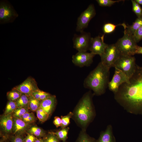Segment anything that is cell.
<instances>
[{"label":"cell","instance_id":"cell-1","mask_svg":"<svg viewBox=\"0 0 142 142\" xmlns=\"http://www.w3.org/2000/svg\"><path fill=\"white\" fill-rule=\"evenodd\" d=\"M114 98L128 112L142 115V67L136 65L129 82L120 86Z\"/></svg>","mask_w":142,"mask_h":142},{"label":"cell","instance_id":"cell-2","mask_svg":"<svg viewBox=\"0 0 142 142\" xmlns=\"http://www.w3.org/2000/svg\"><path fill=\"white\" fill-rule=\"evenodd\" d=\"M110 69L100 62L85 78L84 86L92 90L97 95L104 94L109 82Z\"/></svg>","mask_w":142,"mask_h":142},{"label":"cell","instance_id":"cell-3","mask_svg":"<svg viewBox=\"0 0 142 142\" xmlns=\"http://www.w3.org/2000/svg\"><path fill=\"white\" fill-rule=\"evenodd\" d=\"M74 114L78 122L83 126H86L92 120L95 113L90 92L87 93L80 100Z\"/></svg>","mask_w":142,"mask_h":142},{"label":"cell","instance_id":"cell-4","mask_svg":"<svg viewBox=\"0 0 142 142\" xmlns=\"http://www.w3.org/2000/svg\"><path fill=\"white\" fill-rule=\"evenodd\" d=\"M124 35L115 43L121 55L133 56L138 45L133 35L124 32Z\"/></svg>","mask_w":142,"mask_h":142},{"label":"cell","instance_id":"cell-5","mask_svg":"<svg viewBox=\"0 0 142 142\" xmlns=\"http://www.w3.org/2000/svg\"><path fill=\"white\" fill-rule=\"evenodd\" d=\"M136 65L133 56L121 55L114 67L122 71L130 78L135 72Z\"/></svg>","mask_w":142,"mask_h":142},{"label":"cell","instance_id":"cell-6","mask_svg":"<svg viewBox=\"0 0 142 142\" xmlns=\"http://www.w3.org/2000/svg\"><path fill=\"white\" fill-rule=\"evenodd\" d=\"M18 14L8 1H0V24H4L13 22Z\"/></svg>","mask_w":142,"mask_h":142},{"label":"cell","instance_id":"cell-7","mask_svg":"<svg viewBox=\"0 0 142 142\" xmlns=\"http://www.w3.org/2000/svg\"><path fill=\"white\" fill-rule=\"evenodd\" d=\"M121 55L115 44L108 45L104 53L100 56L101 62L110 68L114 67L115 63Z\"/></svg>","mask_w":142,"mask_h":142},{"label":"cell","instance_id":"cell-8","mask_svg":"<svg viewBox=\"0 0 142 142\" xmlns=\"http://www.w3.org/2000/svg\"><path fill=\"white\" fill-rule=\"evenodd\" d=\"M96 11L94 5H89L78 17L76 30L80 32L88 26L90 20L95 16Z\"/></svg>","mask_w":142,"mask_h":142},{"label":"cell","instance_id":"cell-9","mask_svg":"<svg viewBox=\"0 0 142 142\" xmlns=\"http://www.w3.org/2000/svg\"><path fill=\"white\" fill-rule=\"evenodd\" d=\"M91 37L89 33L84 31L80 34H75L73 38V47L78 52H87L89 50Z\"/></svg>","mask_w":142,"mask_h":142},{"label":"cell","instance_id":"cell-10","mask_svg":"<svg viewBox=\"0 0 142 142\" xmlns=\"http://www.w3.org/2000/svg\"><path fill=\"white\" fill-rule=\"evenodd\" d=\"M115 68L114 73L108 85L109 89L114 94L118 91L120 86L124 83L129 82V78L123 72Z\"/></svg>","mask_w":142,"mask_h":142},{"label":"cell","instance_id":"cell-11","mask_svg":"<svg viewBox=\"0 0 142 142\" xmlns=\"http://www.w3.org/2000/svg\"><path fill=\"white\" fill-rule=\"evenodd\" d=\"M13 89L18 91L28 97L31 96L34 91L39 89L35 79L31 77H28L22 83Z\"/></svg>","mask_w":142,"mask_h":142},{"label":"cell","instance_id":"cell-12","mask_svg":"<svg viewBox=\"0 0 142 142\" xmlns=\"http://www.w3.org/2000/svg\"><path fill=\"white\" fill-rule=\"evenodd\" d=\"M95 55L90 52H78L73 55L72 61L75 65L79 67L89 66L92 63Z\"/></svg>","mask_w":142,"mask_h":142},{"label":"cell","instance_id":"cell-13","mask_svg":"<svg viewBox=\"0 0 142 142\" xmlns=\"http://www.w3.org/2000/svg\"><path fill=\"white\" fill-rule=\"evenodd\" d=\"M104 34L94 38H91L89 50L90 52L101 56L104 53L108 44L104 42Z\"/></svg>","mask_w":142,"mask_h":142},{"label":"cell","instance_id":"cell-14","mask_svg":"<svg viewBox=\"0 0 142 142\" xmlns=\"http://www.w3.org/2000/svg\"><path fill=\"white\" fill-rule=\"evenodd\" d=\"M13 123L12 114L4 115L0 117V126L1 131L5 136H7L12 133Z\"/></svg>","mask_w":142,"mask_h":142},{"label":"cell","instance_id":"cell-15","mask_svg":"<svg viewBox=\"0 0 142 142\" xmlns=\"http://www.w3.org/2000/svg\"><path fill=\"white\" fill-rule=\"evenodd\" d=\"M29 126V124L21 119L13 117L12 132L15 135H21L28 129Z\"/></svg>","mask_w":142,"mask_h":142},{"label":"cell","instance_id":"cell-16","mask_svg":"<svg viewBox=\"0 0 142 142\" xmlns=\"http://www.w3.org/2000/svg\"><path fill=\"white\" fill-rule=\"evenodd\" d=\"M56 101V96L51 95L47 99L41 101L39 108L49 115L53 111Z\"/></svg>","mask_w":142,"mask_h":142},{"label":"cell","instance_id":"cell-17","mask_svg":"<svg viewBox=\"0 0 142 142\" xmlns=\"http://www.w3.org/2000/svg\"><path fill=\"white\" fill-rule=\"evenodd\" d=\"M97 142H115L111 125H108L105 130L101 133Z\"/></svg>","mask_w":142,"mask_h":142},{"label":"cell","instance_id":"cell-18","mask_svg":"<svg viewBox=\"0 0 142 142\" xmlns=\"http://www.w3.org/2000/svg\"><path fill=\"white\" fill-rule=\"evenodd\" d=\"M124 30L127 33L133 35L135 32L142 26V16L138 17L131 26H126L124 23L122 24Z\"/></svg>","mask_w":142,"mask_h":142},{"label":"cell","instance_id":"cell-19","mask_svg":"<svg viewBox=\"0 0 142 142\" xmlns=\"http://www.w3.org/2000/svg\"><path fill=\"white\" fill-rule=\"evenodd\" d=\"M28 132V133L33 135L37 138H44L46 135L45 131L43 130L36 126L31 127Z\"/></svg>","mask_w":142,"mask_h":142},{"label":"cell","instance_id":"cell-20","mask_svg":"<svg viewBox=\"0 0 142 142\" xmlns=\"http://www.w3.org/2000/svg\"><path fill=\"white\" fill-rule=\"evenodd\" d=\"M29 97L22 94L21 97L15 101L17 108L27 107L29 108Z\"/></svg>","mask_w":142,"mask_h":142},{"label":"cell","instance_id":"cell-21","mask_svg":"<svg viewBox=\"0 0 142 142\" xmlns=\"http://www.w3.org/2000/svg\"><path fill=\"white\" fill-rule=\"evenodd\" d=\"M41 101L32 96L29 97L28 107L29 109L33 111H36L40 106Z\"/></svg>","mask_w":142,"mask_h":142},{"label":"cell","instance_id":"cell-22","mask_svg":"<svg viewBox=\"0 0 142 142\" xmlns=\"http://www.w3.org/2000/svg\"><path fill=\"white\" fill-rule=\"evenodd\" d=\"M51 95L49 93L40 90L39 89L33 92L31 96L41 101L45 99Z\"/></svg>","mask_w":142,"mask_h":142},{"label":"cell","instance_id":"cell-23","mask_svg":"<svg viewBox=\"0 0 142 142\" xmlns=\"http://www.w3.org/2000/svg\"><path fill=\"white\" fill-rule=\"evenodd\" d=\"M69 130V128L66 127L55 132H52L57 136L60 140L63 142H65L67 138Z\"/></svg>","mask_w":142,"mask_h":142},{"label":"cell","instance_id":"cell-24","mask_svg":"<svg viewBox=\"0 0 142 142\" xmlns=\"http://www.w3.org/2000/svg\"><path fill=\"white\" fill-rule=\"evenodd\" d=\"M17 108V106L15 101L9 100L6 105L4 114H12Z\"/></svg>","mask_w":142,"mask_h":142},{"label":"cell","instance_id":"cell-25","mask_svg":"<svg viewBox=\"0 0 142 142\" xmlns=\"http://www.w3.org/2000/svg\"><path fill=\"white\" fill-rule=\"evenodd\" d=\"M29 108L27 107L17 108L12 113L13 118L21 119L23 115L26 113L29 112Z\"/></svg>","mask_w":142,"mask_h":142},{"label":"cell","instance_id":"cell-26","mask_svg":"<svg viewBox=\"0 0 142 142\" xmlns=\"http://www.w3.org/2000/svg\"><path fill=\"white\" fill-rule=\"evenodd\" d=\"M22 94V93L18 91L12 89L11 91L7 92V96L9 100L15 102Z\"/></svg>","mask_w":142,"mask_h":142},{"label":"cell","instance_id":"cell-27","mask_svg":"<svg viewBox=\"0 0 142 142\" xmlns=\"http://www.w3.org/2000/svg\"><path fill=\"white\" fill-rule=\"evenodd\" d=\"M36 112L38 118L42 122H43L46 121L49 117V115L39 107Z\"/></svg>","mask_w":142,"mask_h":142},{"label":"cell","instance_id":"cell-28","mask_svg":"<svg viewBox=\"0 0 142 142\" xmlns=\"http://www.w3.org/2000/svg\"><path fill=\"white\" fill-rule=\"evenodd\" d=\"M121 25L122 24L116 25L110 23H106L105 24L103 27V31L105 34L111 33L115 30L117 26Z\"/></svg>","mask_w":142,"mask_h":142},{"label":"cell","instance_id":"cell-29","mask_svg":"<svg viewBox=\"0 0 142 142\" xmlns=\"http://www.w3.org/2000/svg\"><path fill=\"white\" fill-rule=\"evenodd\" d=\"M77 142H97L94 139L85 133L82 132L79 135Z\"/></svg>","mask_w":142,"mask_h":142},{"label":"cell","instance_id":"cell-30","mask_svg":"<svg viewBox=\"0 0 142 142\" xmlns=\"http://www.w3.org/2000/svg\"><path fill=\"white\" fill-rule=\"evenodd\" d=\"M132 4V10L138 17L142 16V9L138 4L135 0H131Z\"/></svg>","mask_w":142,"mask_h":142},{"label":"cell","instance_id":"cell-31","mask_svg":"<svg viewBox=\"0 0 142 142\" xmlns=\"http://www.w3.org/2000/svg\"><path fill=\"white\" fill-rule=\"evenodd\" d=\"M73 115V113L70 112L67 115L61 116V127L62 129L66 127L69 124L70 118Z\"/></svg>","mask_w":142,"mask_h":142},{"label":"cell","instance_id":"cell-32","mask_svg":"<svg viewBox=\"0 0 142 142\" xmlns=\"http://www.w3.org/2000/svg\"><path fill=\"white\" fill-rule=\"evenodd\" d=\"M43 138L44 142H60L57 136L52 132L49 133Z\"/></svg>","mask_w":142,"mask_h":142},{"label":"cell","instance_id":"cell-33","mask_svg":"<svg viewBox=\"0 0 142 142\" xmlns=\"http://www.w3.org/2000/svg\"><path fill=\"white\" fill-rule=\"evenodd\" d=\"M122 0L113 1L112 0H97L99 5L102 6L110 7L116 2H118Z\"/></svg>","mask_w":142,"mask_h":142},{"label":"cell","instance_id":"cell-34","mask_svg":"<svg viewBox=\"0 0 142 142\" xmlns=\"http://www.w3.org/2000/svg\"><path fill=\"white\" fill-rule=\"evenodd\" d=\"M133 36L137 43L142 39V26L138 29Z\"/></svg>","mask_w":142,"mask_h":142},{"label":"cell","instance_id":"cell-35","mask_svg":"<svg viewBox=\"0 0 142 142\" xmlns=\"http://www.w3.org/2000/svg\"><path fill=\"white\" fill-rule=\"evenodd\" d=\"M37 138L33 135L28 133L24 138V142H35Z\"/></svg>","mask_w":142,"mask_h":142},{"label":"cell","instance_id":"cell-36","mask_svg":"<svg viewBox=\"0 0 142 142\" xmlns=\"http://www.w3.org/2000/svg\"><path fill=\"white\" fill-rule=\"evenodd\" d=\"M24 138L21 135H17L12 136L11 139V142H24Z\"/></svg>","mask_w":142,"mask_h":142},{"label":"cell","instance_id":"cell-37","mask_svg":"<svg viewBox=\"0 0 142 142\" xmlns=\"http://www.w3.org/2000/svg\"><path fill=\"white\" fill-rule=\"evenodd\" d=\"M36 120V118L33 113L31 115L23 121L26 123L29 124L34 122Z\"/></svg>","mask_w":142,"mask_h":142},{"label":"cell","instance_id":"cell-38","mask_svg":"<svg viewBox=\"0 0 142 142\" xmlns=\"http://www.w3.org/2000/svg\"><path fill=\"white\" fill-rule=\"evenodd\" d=\"M54 124L56 127L58 128L61 126V119L59 117L55 116L54 118L53 121Z\"/></svg>","mask_w":142,"mask_h":142},{"label":"cell","instance_id":"cell-39","mask_svg":"<svg viewBox=\"0 0 142 142\" xmlns=\"http://www.w3.org/2000/svg\"><path fill=\"white\" fill-rule=\"evenodd\" d=\"M142 54V47L137 46L135 52V54Z\"/></svg>","mask_w":142,"mask_h":142},{"label":"cell","instance_id":"cell-40","mask_svg":"<svg viewBox=\"0 0 142 142\" xmlns=\"http://www.w3.org/2000/svg\"><path fill=\"white\" fill-rule=\"evenodd\" d=\"M35 142H44L43 138H37Z\"/></svg>","mask_w":142,"mask_h":142},{"label":"cell","instance_id":"cell-41","mask_svg":"<svg viewBox=\"0 0 142 142\" xmlns=\"http://www.w3.org/2000/svg\"><path fill=\"white\" fill-rule=\"evenodd\" d=\"M135 1L139 4L142 5V0H135Z\"/></svg>","mask_w":142,"mask_h":142},{"label":"cell","instance_id":"cell-42","mask_svg":"<svg viewBox=\"0 0 142 142\" xmlns=\"http://www.w3.org/2000/svg\"><path fill=\"white\" fill-rule=\"evenodd\" d=\"M4 139H1L0 140V142H4Z\"/></svg>","mask_w":142,"mask_h":142}]
</instances>
